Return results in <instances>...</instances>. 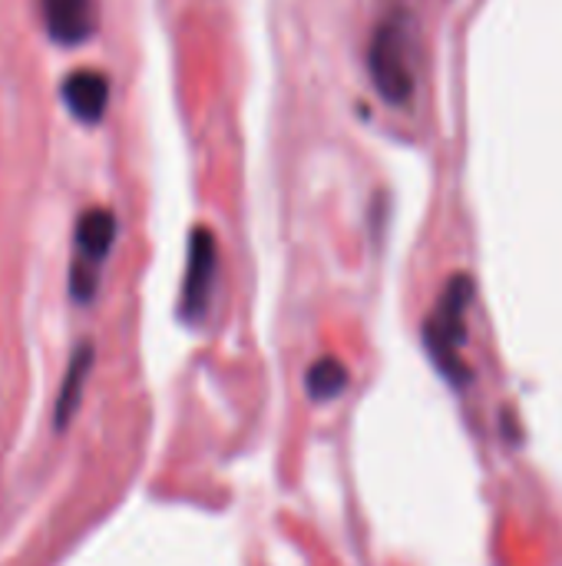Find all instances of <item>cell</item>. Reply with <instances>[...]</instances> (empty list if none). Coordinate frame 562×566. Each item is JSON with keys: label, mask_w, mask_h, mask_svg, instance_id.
Segmentation results:
<instances>
[{"label": "cell", "mask_w": 562, "mask_h": 566, "mask_svg": "<svg viewBox=\"0 0 562 566\" xmlns=\"http://www.w3.org/2000/svg\"><path fill=\"white\" fill-rule=\"evenodd\" d=\"M368 70L378 96L388 106H407L414 99V23L404 10L388 13L371 36Z\"/></svg>", "instance_id": "cell-1"}, {"label": "cell", "mask_w": 562, "mask_h": 566, "mask_svg": "<svg viewBox=\"0 0 562 566\" xmlns=\"http://www.w3.org/2000/svg\"><path fill=\"white\" fill-rule=\"evenodd\" d=\"M116 216L109 209H86L76 222V255L70 265V295L86 305L99 289V269L116 242Z\"/></svg>", "instance_id": "cell-3"}, {"label": "cell", "mask_w": 562, "mask_h": 566, "mask_svg": "<svg viewBox=\"0 0 562 566\" xmlns=\"http://www.w3.org/2000/svg\"><path fill=\"white\" fill-rule=\"evenodd\" d=\"M63 106L79 123H99L109 106V80L99 70H73L63 76Z\"/></svg>", "instance_id": "cell-6"}, {"label": "cell", "mask_w": 562, "mask_h": 566, "mask_svg": "<svg viewBox=\"0 0 562 566\" xmlns=\"http://www.w3.org/2000/svg\"><path fill=\"white\" fill-rule=\"evenodd\" d=\"M40 17L46 36L60 46H79L99 27L96 0H40Z\"/></svg>", "instance_id": "cell-5"}, {"label": "cell", "mask_w": 562, "mask_h": 566, "mask_svg": "<svg viewBox=\"0 0 562 566\" xmlns=\"http://www.w3.org/2000/svg\"><path fill=\"white\" fill-rule=\"evenodd\" d=\"M219 272V242L205 226H195L189 235V262L179 295V318L189 325H199L212 302V285Z\"/></svg>", "instance_id": "cell-4"}, {"label": "cell", "mask_w": 562, "mask_h": 566, "mask_svg": "<svg viewBox=\"0 0 562 566\" xmlns=\"http://www.w3.org/2000/svg\"><path fill=\"white\" fill-rule=\"evenodd\" d=\"M474 302V279L470 275H454L431 318L424 322V345L434 358V365L441 368L444 378H450L454 385H467L470 381V368L464 365L460 352L467 345V312Z\"/></svg>", "instance_id": "cell-2"}, {"label": "cell", "mask_w": 562, "mask_h": 566, "mask_svg": "<svg viewBox=\"0 0 562 566\" xmlns=\"http://www.w3.org/2000/svg\"><path fill=\"white\" fill-rule=\"evenodd\" d=\"M305 385H308V395L315 398V401H335V398H341L344 395V388H348V368H344V361H338V358H318L311 368H308V378H305Z\"/></svg>", "instance_id": "cell-8"}, {"label": "cell", "mask_w": 562, "mask_h": 566, "mask_svg": "<svg viewBox=\"0 0 562 566\" xmlns=\"http://www.w3.org/2000/svg\"><path fill=\"white\" fill-rule=\"evenodd\" d=\"M89 371H93V345L83 342V345L73 352L70 365H66V375H63V385H60V395H56V405H53V428H56V431H63V428L73 421Z\"/></svg>", "instance_id": "cell-7"}]
</instances>
